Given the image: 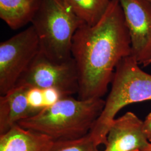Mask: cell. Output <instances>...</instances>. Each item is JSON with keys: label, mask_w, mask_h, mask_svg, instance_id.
<instances>
[{"label": "cell", "mask_w": 151, "mask_h": 151, "mask_svg": "<svg viewBox=\"0 0 151 151\" xmlns=\"http://www.w3.org/2000/svg\"></svg>", "instance_id": "obj_20"}, {"label": "cell", "mask_w": 151, "mask_h": 151, "mask_svg": "<svg viewBox=\"0 0 151 151\" xmlns=\"http://www.w3.org/2000/svg\"><path fill=\"white\" fill-rule=\"evenodd\" d=\"M30 87L15 86L0 96V135L11 129L20 121L35 115L40 111L31 108L27 97Z\"/></svg>", "instance_id": "obj_9"}, {"label": "cell", "mask_w": 151, "mask_h": 151, "mask_svg": "<svg viewBox=\"0 0 151 151\" xmlns=\"http://www.w3.org/2000/svg\"><path fill=\"white\" fill-rule=\"evenodd\" d=\"M27 97L28 104L31 108L41 111L44 108L42 89L30 87L27 90Z\"/></svg>", "instance_id": "obj_14"}, {"label": "cell", "mask_w": 151, "mask_h": 151, "mask_svg": "<svg viewBox=\"0 0 151 151\" xmlns=\"http://www.w3.org/2000/svg\"><path fill=\"white\" fill-rule=\"evenodd\" d=\"M143 130L147 139L151 143V113L146 116L143 121Z\"/></svg>", "instance_id": "obj_16"}, {"label": "cell", "mask_w": 151, "mask_h": 151, "mask_svg": "<svg viewBox=\"0 0 151 151\" xmlns=\"http://www.w3.org/2000/svg\"><path fill=\"white\" fill-rule=\"evenodd\" d=\"M88 133L80 138L54 141L48 151H100Z\"/></svg>", "instance_id": "obj_13"}, {"label": "cell", "mask_w": 151, "mask_h": 151, "mask_svg": "<svg viewBox=\"0 0 151 151\" xmlns=\"http://www.w3.org/2000/svg\"><path fill=\"white\" fill-rule=\"evenodd\" d=\"M129 34L132 54L139 65L151 62V3L148 0H119Z\"/></svg>", "instance_id": "obj_7"}, {"label": "cell", "mask_w": 151, "mask_h": 151, "mask_svg": "<svg viewBox=\"0 0 151 151\" xmlns=\"http://www.w3.org/2000/svg\"><path fill=\"white\" fill-rule=\"evenodd\" d=\"M139 151V150H135V151Z\"/></svg>", "instance_id": "obj_18"}, {"label": "cell", "mask_w": 151, "mask_h": 151, "mask_svg": "<svg viewBox=\"0 0 151 151\" xmlns=\"http://www.w3.org/2000/svg\"><path fill=\"white\" fill-rule=\"evenodd\" d=\"M54 142L48 135L16 124L0 135V151H48Z\"/></svg>", "instance_id": "obj_10"}, {"label": "cell", "mask_w": 151, "mask_h": 151, "mask_svg": "<svg viewBox=\"0 0 151 151\" xmlns=\"http://www.w3.org/2000/svg\"><path fill=\"white\" fill-rule=\"evenodd\" d=\"M40 44L32 25L0 44V94L12 89L39 53Z\"/></svg>", "instance_id": "obj_5"}, {"label": "cell", "mask_w": 151, "mask_h": 151, "mask_svg": "<svg viewBox=\"0 0 151 151\" xmlns=\"http://www.w3.org/2000/svg\"><path fill=\"white\" fill-rule=\"evenodd\" d=\"M32 24L39 39L40 51L58 62L72 57L73 37L85 24L65 0H43Z\"/></svg>", "instance_id": "obj_4"}, {"label": "cell", "mask_w": 151, "mask_h": 151, "mask_svg": "<svg viewBox=\"0 0 151 151\" xmlns=\"http://www.w3.org/2000/svg\"><path fill=\"white\" fill-rule=\"evenodd\" d=\"M147 100H151V75L142 70L130 55L116 66L103 111L89 133L97 146L106 145L109 128L120 110Z\"/></svg>", "instance_id": "obj_3"}, {"label": "cell", "mask_w": 151, "mask_h": 151, "mask_svg": "<svg viewBox=\"0 0 151 151\" xmlns=\"http://www.w3.org/2000/svg\"><path fill=\"white\" fill-rule=\"evenodd\" d=\"M148 1H150V2L151 3V0H148Z\"/></svg>", "instance_id": "obj_19"}, {"label": "cell", "mask_w": 151, "mask_h": 151, "mask_svg": "<svg viewBox=\"0 0 151 151\" xmlns=\"http://www.w3.org/2000/svg\"><path fill=\"white\" fill-rule=\"evenodd\" d=\"M42 91L43 93L44 108L52 106L63 97H65L62 92L53 87L42 89Z\"/></svg>", "instance_id": "obj_15"}, {"label": "cell", "mask_w": 151, "mask_h": 151, "mask_svg": "<svg viewBox=\"0 0 151 151\" xmlns=\"http://www.w3.org/2000/svg\"><path fill=\"white\" fill-rule=\"evenodd\" d=\"M15 86L40 89L53 87L65 96H72L78 93L79 88L75 61L72 57L65 61H55L40 51Z\"/></svg>", "instance_id": "obj_6"}, {"label": "cell", "mask_w": 151, "mask_h": 151, "mask_svg": "<svg viewBox=\"0 0 151 151\" xmlns=\"http://www.w3.org/2000/svg\"><path fill=\"white\" fill-rule=\"evenodd\" d=\"M139 151H151V143H149L147 146Z\"/></svg>", "instance_id": "obj_17"}, {"label": "cell", "mask_w": 151, "mask_h": 151, "mask_svg": "<svg viewBox=\"0 0 151 151\" xmlns=\"http://www.w3.org/2000/svg\"><path fill=\"white\" fill-rule=\"evenodd\" d=\"M72 57L78 76V98H101L112 82L116 66L132 54L129 34L119 0H111L99 22L85 24L72 39Z\"/></svg>", "instance_id": "obj_1"}, {"label": "cell", "mask_w": 151, "mask_h": 151, "mask_svg": "<svg viewBox=\"0 0 151 151\" xmlns=\"http://www.w3.org/2000/svg\"><path fill=\"white\" fill-rule=\"evenodd\" d=\"M43 0H0V17L12 29L32 22Z\"/></svg>", "instance_id": "obj_11"}, {"label": "cell", "mask_w": 151, "mask_h": 151, "mask_svg": "<svg viewBox=\"0 0 151 151\" xmlns=\"http://www.w3.org/2000/svg\"><path fill=\"white\" fill-rule=\"evenodd\" d=\"M105 103L101 98L82 100L65 96L17 124L48 135L54 141L78 139L90 133L102 113Z\"/></svg>", "instance_id": "obj_2"}, {"label": "cell", "mask_w": 151, "mask_h": 151, "mask_svg": "<svg viewBox=\"0 0 151 151\" xmlns=\"http://www.w3.org/2000/svg\"><path fill=\"white\" fill-rule=\"evenodd\" d=\"M111 1L65 0L76 16L88 26H93L99 22Z\"/></svg>", "instance_id": "obj_12"}, {"label": "cell", "mask_w": 151, "mask_h": 151, "mask_svg": "<svg viewBox=\"0 0 151 151\" xmlns=\"http://www.w3.org/2000/svg\"><path fill=\"white\" fill-rule=\"evenodd\" d=\"M149 141L143 130V121L128 111L111 124L104 151H133L145 148Z\"/></svg>", "instance_id": "obj_8"}]
</instances>
